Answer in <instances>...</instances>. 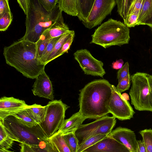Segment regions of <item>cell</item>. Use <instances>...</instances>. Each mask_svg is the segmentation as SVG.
<instances>
[{"label": "cell", "mask_w": 152, "mask_h": 152, "mask_svg": "<svg viewBox=\"0 0 152 152\" xmlns=\"http://www.w3.org/2000/svg\"><path fill=\"white\" fill-rule=\"evenodd\" d=\"M58 4L62 12L72 16H77L78 13L77 0H58Z\"/></svg>", "instance_id": "obj_22"}, {"label": "cell", "mask_w": 152, "mask_h": 152, "mask_svg": "<svg viewBox=\"0 0 152 152\" xmlns=\"http://www.w3.org/2000/svg\"><path fill=\"white\" fill-rule=\"evenodd\" d=\"M85 119L78 111L69 118L65 120L56 133L63 134L72 131L75 132Z\"/></svg>", "instance_id": "obj_16"}, {"label": "cell", "mask_w": 152, "mask_h": 152, "mask_svg": "<svg viewBox=\"0 0 152 152\" xmlns=\"http://www.w3.org/2000/svg\"><path fill=\"white\" fill-rule=\"evenodd\" d=\"M17 1L20 6L26 14L27 8L28 0H18Z\"/></svg>", "instance_id": "obj_42"}, {"label": "cell", "mask_w": 152, "mask_h": 152, "mask_svg": "<svg viewBox=\"0 0 152 152\" xmlns=\"http://www.w3.org/2000/svg\"><path fill=\"white\" fill-rule=\"evenodd\" d=\"M19 145L20 147V152H34L31 147L28 145L20 143Z\"/></svg>", "instance_id": "obj_43"}, {"label": "cell", "mask_w": 152, "mask_h": 152, "mask_svg": "<svg viewBox=\"0 0 152 152\" xmlns=\"http://www.w3.org/2000/svg\"><path fill=\"white\" fill-rule=\"evenodd\" d=\"M112 95L108 105L109 113L121 121L133 118L135 112L129 102L123 97L115 86L112 85Z\"/></svg>", "instance_id": "obj_10"}, {"label": "cell", "mask_w": 152, "mask_h": 152, "mask_svg": "<svg viewBox=\"0 0 152 152\" xmlns=\"http://www.w3.org/2000/svg\"><path fill=\"white\" fill-rule=\"evenodd\" d=\"M129 28L124 23L110 18L95 30L90 43L105 49L112 46H121L129 43Z\"/></svg>", "instance_id": "obj_4"}, {"label": "cell", "mask_w": 152, "mask_h": 152, "mask_svg": "<svg viewBox=\"0 0 152 152\" xmlns=\"http://www.w3.org/2000/svg\"><path fill=\"white\" fill-rule=\"evenodd\" d=\"M150 29H151V32H152V27H150Z\"/></svg>", "instance_id": "obj_46"}, {"label": "cell", "mask_w": 152, "mask_h": 152, "mask_svg": "<svg viewBox=\"0 0 152 152\" xmlns=\"http://www.w3.org/2000/svg\"><path fill=\"white\" fill-rule=\"evenodd\" d=\"M32 90L35 96L54 100L53 92L51 82L45 71L36 79Z\"/></svg>", "instance_id": "obj_14"}, {"label": "cell", "mask_w": 152, "mask_h": 152, "mask_svg": "<svg viewBox=\"0 0 152 152\" xmlns=\"http://www.w3.org/2000/svg\"><path fill=\"white\" fill-rule=\"evenodd\" d=\"M147 25L152 27V0H144L138 16L136 26Z\"/></svg>", "instance_id": "obj_17"}, {"label": "cell", "mask_w": 152, "mask_h": 152, "mask_svg": "<svg viewBox=\"0 0 152 152\" xmlns=\"http://www.w3.org/2000/svg\"><path fill=\"white\" fill-rule=\"evenodd\" d=\"M107 136L104 134H99L91 136L87 138L79 145L77 152H82L85 149L94 145Z\"/></svg>", "instance_id": "obj_29"}, {"label": "cell", "mask_w": 152, "mask_h": 152, "mask_svg": "<svg viewBox=\"0 0 152 152\" xmlns=\"http://www.w3.org/2000/svg\"><path fill=\"white\" fill-rule=\"evenodd\" d=\"M25 21L26 31L20 39L36 43L46 29L63 18L58 4L51 11H46L38 0H28Z\"/></svg>", "instance_id": "obj_3"}, {"label": "cell", "mask_w": 152, "mask_h": 152, "mask_svg": "<svg viewBox=\"0 0 152 152\" xmlns=\"http://www.w3.org/2000/svg\"><path fill=\"white\" fill-rule=\"evenodd\" d=\"M117 11L124 20L129 15L135 14L136 7L134 0H116Z\"/></svg>", "instance_id": "obj_18"}, {"label": "cell", "mask_w": 152, "mask_h": 152, "mask_svg": "<svg viewBox=\"0 0 152 152\" xmlns=\"http://www.w3.org/2000/svg\"><path fill=\"white\" fill-rule=\"evenodd\" d=\"M37 44L27 40L19 39L4 48L6 63L15 68L24 76L36 79L45 71L36 57Z\"/></svg>", "instance_id": "obj_2"}, {"label": "cell", "mask_w": 152, "mask_h": 152, "mask_svg": "<svg viewBox=\"0 0 152 152\" xmlns=\"http://www.w3.org/2000/svg\"><path fill=\"white\" fill-rule=\"evenodd\" d=\"M75 36V33L73 34L64 44L61 50L56 55V58L65 53H68V50L69 49L72 45Z\"/></svg>", "instance_id": "obj_36"}, {"label": "cell", "mask_w": 152, "mask_h": 152, "mask_svg": "<svg viewBox=\"0 0 152 152\" xmlns=\"http://www.w3.org/2000/svg\"><path fill=\"white\" fill-rule=\"evenodd\" d=\"M108 136L123 144L130 152H137V140L134 132L131 129L118 127Z\"/></svg>", "instance_id": "obj_12"}, {"label": "cell", "mask_w": 152, "mask_h": 152, "mask_svg": "<svg viewBox=\"0 0 152 152\" xmlns=\"http://www.w3.org/2000/svg\"><path fill=\"white\" fill-rule=\"evenodd\" d=\"M73 55L85 74L103 77L106 74L103 63L95 58L88 50H77Z\"/></svg>", "instance_id": "obj_11"}, {"label": "cell", "mask_w": 152, "mask_h": 152, "mask_svg": "<svg viewBox=\"0 0 152 152\" xmlns=\"http://www.w3.org/2000/svg\"><path fill=\"white\" fill-rule=\"evenodd\" d=\"M116 5V0H94L87 18L82 22L86 28L91 29L101 24Z\"/></svg>", "instance_id": "obj_9"}, {"label": "cell", "mask_w": 152, "mask_h": 152, "mask_svg": "<svg viewBox=\"0 0 152 152\" xmlns=\"http://www.w3.org/2000/svg\"><path fill=\"white\" fill-rule=\"evenodd\" d=\"M29 108L32 115L36 122L38 124L45 120L46 111V106H42L36 104L29 105Z\"/></svg>", "instance_id": "obj_25"}, {"label": "cell", "mask_w": 152, "mask_h": 152, "mask_svg": "<svg viewBox=\"0 0 152 152\" xmlns=\"http://www.w3.org/2000/svg\"><path fill=\"white\" fill-rule=\"evenodd\" d=\"M62 36L53 38L50 41L39 60V61L42 64L46 65L45 63L51 53L56 43Z\"/></svg>", "instance_id": "obj_31"}, {"label": "cell", "mask_w": 152, "mask_h": 152, "mask_svg": "<svg viewBox=\"0 0 152 152\" xmlns=\"http://www.w3.org/2000/svg\"><path fill=\"white\" fill-rule=\"evenodd\" d=\"M116 123L115 117L107 115L92 122L82 124L75 132L79 144L92 136L99 134L108 135L112 131Z\"/></svg>", "instance_id": "obj_8"}, {"label": "cell", "mask_w": 152, "mask_h": 152, "mask_svg": "<svg viewBox=\"0 0 152 152\" xmlns=\"http://www.w3.org/2000/svg\"><path fill=\"white\" fill-rule=\"evenodd\" d=\"M8 0H0V16L4 13L11 11Z\"/></svg>", "instance_id": "obj_39"}, {"label": "cell", "mask_w": 152, "mask_h": 152, "mask_svg": "<svg viewBox=\"0 0 152 152\" xmlns=\"http://www.w3.org/2000/svg\"><path fill=\"white\" fill-rule=\"evenodd\" d=\"M82 152H130L123 144L108 135Z\"/></svg>", "instance_id": "obj_13"}, {"label": "cell", "mask_w": 152, "mask_h": 152, "mask_svg": "<svg viewBox=\"0 0 152 152\" xmlns=\"http://www.w3.org/2000/svg\"><path fill=\"white\" fill-rule=\"evenodd\" d=\"M12 115L14 116L21 123L28 126L32 127L38 124L34 118L29 108V105L27 107Z\"/></svg>", "instance_id": "obj_20"}, {"label": "cell", "mask_w": 152, "mask_h": 152, "mask_svg": "<svg viewBox=\"0 0 152 152\" xmlns=\"http://www.w3.org/2000/svg\"><path fill=\"white\" fill-rule=\"evenodd\" d=\"M30 147L34 152H59L48 138L38 146Z\"/></svg>", "instance_id": "obj_30"}, {"label": "cell", "mask_w": 152, "mask_h": 152, "mask_svg": "<svg viewBox=\"0 0 152 152\" xmlns=\"http://www.w3.org/2000/svg\"><path fill=\"white\" fill-rule=\"evenodd\" d=\"M80 91L79 112L83 117L97 119L109 113L108 105L112 90V85L108 80H94Z\"/></svg>", "instance_id": "obj_1"}, {"label": "cell", "mask_w": 152, "mask_h": 152, "mask_svg": "<svg viewBox=\"0 0 152 152\" xmlns=\"http://www.w3.org/2000/svg\"><path fill=\"white\" fill-rule=\"evenodd\" d=\"M0 121L10 137L14 141L30 146H38L48 137L39 124L32 127L21 123L14 116L10 115Z\"/></svg>", "instance_id": "obj_5"}, {"label": "cell", "mask_w": 152, "mask_h": 152, "mask_svg": "<svg viewBox=\"0 0 152 152\" xmlns=\"http://www.w3.org/2000/svg\"><path fill=\"white\" fill-rule=\"evenodd\" d=\"M61 134L71 152H77L79 144L78 140L75 134V131Z\"/></svg>", "instance_id": "obj_27"}, {"label": "cell", "mask_w": 152, "mask_h": 152, "mask_svg": "<svg viewBox=\"0 0 152 152\" xmlns=\"http://www.w3.org/2000/svg\"><path fill=\"white\" fill-rule=\"evenodd\" d=\"M124 64L123 60L121 59H120L112 63V67L114 69H119L123 66Z\"/></svg>", "instance_id": "obj_40"}, {"label": "cell", "mask_w": 152, "mask_h": 152, "mask_svg": "<svg viewBox=\"0 0 152 152\" xmlns=\"http://www.w3.org/2000/svg\"><path fill=\"white\" fill-rule=\"evenodd\" d=\"M0 152H14L13 151H12L8 150H7L4 148H0Z\"/></svg>", "instance_id": "obj_45"}, {"label": "cell", "mask_w": 152, "mask_h": 152, "mask_svg": "<svg viewBox=\"0 0 152 152\" xmlns=\"http://www.w3.org/2000/svg\"><path fill=\"white\" fill-rule=\"evenodd\" d=\"M123 97L127 101L129 100V97L128 94L126 93H124L122 94Z\"/></svg>", "instance_id": "obj_44"}, {"label": "cell", "mask_w": 152, "mask_h": 152, "mask_svg": "<svg viewBox=\"0 0 152 152\" xmlns=\"http://www.w3.org/2000/svg\"><path fill=\"white\" fill-rule=\"evenodd\" d=\"M40 3L47 11L52 10L58 4V0H38Z\"/></svg>", "instance_id": "obj_35"}, {"label": "cell", "mask_w": 152, "mask_h": 152, "mask_svg": "<svg viewBox=\"0 0 152 152\" xmlns=\"http://www.w3.org/2000/svg\"><path fill=\"white\" fill-rule=\"evenodd\" d=\"M94 0H77L78 15L77 17L82 22L88 18L91 10Z\"/></svg>", "instance_id": "obj_19"}, {"label": "cell", "mask_w": 152, "mask_h": 152, "mask_svg": "<svg viewBox=\"0 0 152 152\" xmlns=\"http://www.w3.org/2000/svg\"><path fill=\"white\" fill-rule=\"evenodd\" d=\"M137 152H147L145 144L142 140H137Z\"/></svg>", "instance_id": "obj_41"}, {"label": "cell", "mask_w": 152, "mask_h": 152, "mask_svg": "<svg viewBox=\"0 0 152 152\" xmlns=\"http://www.w3.org/2000/svg\"><path fill=\"white\" fill-rule=\"evenodd\" d=\"M139 133L142 137L147 152H152V129H145L140 131Z\"/></svg>", "instance_id": "obj_32"}, {"label": "cell", "mask_w": 152, "mask_h": 152, "mask_svg": "<svg viewBox=\"0 0 152 152\" xmlns=\"http://www.w3.org/2000/svg\"><path fill=\"white\" fill-rule=\"evenodd\" d=\"M75 33L74 31L70 30L69 31L61 36L56 43L51 53L45 63V65L56 59V55L61 50L64 44Z\"/></svg>", "instance_id": "obj_24"}, {"label": "cell", "mask_w": 152, "mask_h": 152, "mask_svg": "<svg viewBox=\"0 0 152 152\" xmlns=\"http://www.w3.org/2000/svg\"><path fill=\"white\" fill-rule=\"evenodd\" d=\"M14 141L10 137L3 124L0 121V148L8 150L12 146Z\"/></svg>", "instance_id": "obj_28"}, {"label": "cell", "mask_w": 152, "mask_h": 152, "mask_svg": "<svg viewBox=\"0 0 152 152\" xmlns=\"http://www.w3.org/2000/svg\"><path fill=\"white\" fill-rule=\"evenodd\" d=\"M48 139L59 152H71L62 134L56 133Z\"/></svg>", "instance_id": "obj_26"}, {"label": "cell", "mask_w": 152, "mask_h": 152, "mask_svg": "<svg viewBox=\"0 0 152 152\" xmlns=\"http://www.w3.org/2000/svg\"><path fill=\"white\" fill-rule=\"evenodd\" d=\"M129 64L128 62H126L122 68L118 70L117 72V78L118 82L129 74Z\"/></svg>", "instance_id": "obj_37"}, {"label": "cell", "mask_w": 152, "mask_h": 152, "mask_svg": "<svg viewBox=\"0 0 152 152\" xmlns=\"http://www.w3.org/2000/svg\"><path fill=\"white\" fill-rule=\"evenodd\" d=\"M28 106L23 100L4 96L0 99V120L13 115Z\"/></svg>", "instance_id": "obj_15"}, {"label": "cell", "mask_w": 152, "mask_h": 152, "mask_svg": "<svg viewBox=\"0 0 152 152\" xmlns=\"http://www.w3.org/2000/svg\"><path fill=\"white\" fill-rule=\"evenodd\" d=\"M12 19V15L11 11L5 12L0 16V31L6 30L11 24Z\"/></svg>", "instance_id": "obj_33"}, {"label": "cell", "mask_w": 152, "mask_h": 152, "mask_svg": "<svg viewBox=\"0 0 152 152\" xmlns=\"http://www.w3.org/2000/svg\"><path fill=\"white\" fill-rule=\"evenodd\" d=\"M131 83V75H128L123 79L116 87L117 90L121 93L129 89Z\"/></svg>", "instance_id": "obj_34"}, {"label": "cell", "mask_w": 152, "mask_h": 152, "mask_svg": "<svg viewBox=\"0 0 152 152\" xmlns=\"http://www.w3.org/2000/svg\"><path fill=\"white\" fill-rule=\"evenodd\" d=\"M52 38L49 35L48 28L45 30L40 35L38 40L36 42V57L38 61Z\"/></svg>", "instance_id": "obj_23"}, {"label": "cell", "mask_w": 152, "mask_h": 152, "mask_svg": "<svg viewBox=\"0 0 152 152\" xmlns=\"http://www.w3.org/2000/svg\"><path fill=\"white\" fill-rule=\"evenodd\" d=\"M138 17L135 14L129 15L124 20V23L128 28L134 27L136 26Z\"/></svg>", "instance_id": "obj_38"}, {"label": "cell", "mask_w": 152, "mask_h": 152, "mask_svg": "<svg viewBox=\"0 0 152 152\" xmlns=\"http://www.w3.org/2000/svg\"><path fill=\"white\" fill-rule=\"evenodd\" d=\"M44 121L39 124L48 138L54 134L64 121L66 110L69 107L61 100L51 101L46 105Z\"/></svg>", "instance_id": "obj_7"}, {"label": "cell", "mask_w": 152, "mask_h": 152, "mask_svg": "<svg viewBox=\"0 0 152 152\" xmlns=\"http://www.w3.org/2000/svg\"><path fill=\"white\" fill-rule=\"evenodd\" d=\"M131 77V104L137 110L152 112V75L137 72Z\"/></svg>", "instance_id": "obj_6"}, {"label": "cell", "mask_w": 152, "mask_h": 152, "mask_svg": "<svg viewBox=\"0 0 152 152\" xmlns=\"http://www.w3.org/2000/svg\"><path fill=\"white\" fill-rule=\"evenodd\" d=\"M48 29L51 38L62 36L70 31L68 26L64 23L63 18L56 22Z\"/></svg>", "instance_id": "obj_21"}]
</instances>
